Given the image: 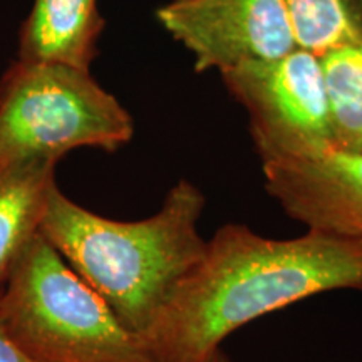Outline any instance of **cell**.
<instances>
[{"instance_id": "2", "label": "cell", "mask_w": 362, "mask_h": 362, "mask_svg": "<svg viewBox=\"0 0 362 362\" xmlns=\"http://www.w3.org/2000/svg\"><path fill=\"white\" fill-rule=\"evenodd\" d=\"M205 205L202 189L183 178L155 215L121 221L86 210L56 187L40 233L143 339L205 252L198 230Z\"/></svg>"}, {"instance_id": "10", "label": "cell", "mask_w": 362, "mask_h": 362, "mask_svg": "<svg viewBox=\"0 0 362 362\" xmlns=\"http://www.w3.org/2000/svg\"><path fill=\"white\" fill-rule=\"evenodd\" d=\"M332 146L362 151V42L332 49L322 57Z\"/></svg>"}, {"instance_id": "11", "label": "cell", "mask_w": 362, "mask_h": 362, "mask_svg": "<svg viewBox=\"0 0 362 362\" xmlns=\"http://www.w3.org/2000/svg\"><path fill=\"white\" fill-rule=\"evenodd\" d=\"M297 47L322 57L332 49L362 42L361 0H282Z\"/></svg>"}, {"instance_id": "3", "label": "cell", "mask_w": 362, "mask_h": 362, "mask_svg": "<svg viewBox=\"0 0 362 362\" xmlns=\"http://www.w3.org/2000/svg\"><path fill=\"white\" fill-rule=\"evenodd\" d=\"M0 319L34 362H153L143 339L40 232L0 292Z\"/></svg>"}, {"instance_id": "13", "label": "cell", "mask_w": 362, "mask_h": 362, "mask_svg": "<svg viewBox=\"0 0 362 362\" xmlns=\"http://www.w3.org/2000/svg\"><path fill=\"white\" fill-rule=\"evenodd\" d=\"M202 362H232V361H230L228 357L221 352V349H218V351H215L211 356H208L206 359H203Z\"/></svg>"}, {"instance_id": "7", "label": "cell", "mask_w": 362, "mask_h": 362, "mask_svg": "<svg viewBox=\"0 0 362 362\" xmlns=\"http://www.w3.org/2000/svg\"><path fill=\"white\" fill-rule=\"evenodd\" d=\"M265 192L307 230L362 242V151L332 144L262 160Z\"/></svg>"}, {"instance_id": "14", "label": "cell", "mask_w": 362, "mask_h": 362, "mask_svg": "<svg viewBox=\"0 0 362 362\" xmlns=\"http://www.w3.org/2000/svg\"><path fill=\"white\" fill-rule=\"evenodd\" d=\"M361 4H362V0H361Z\"/></svg>"}, {"instance_id": "9", "label": "cell", "mask_w": 362, "mask_h": 362, "mask_svg": "<svg viewBox=\"0 0 362 362\" xmlns=\"http://www.w3.org/2000/svg\"><path fill=\"white\" fill-rule=\"evenodd\" d=\"M57 163L30 160L0 170V292L40 232L49 198L57 187Z\"/></svg>"}, {"instance_id": "4", "label": "cell", "mask_w": 362, "mask_h": 362, "mask_svg": "<svg viewBox=\"0 0 362 362\" xmlns=\"http://www.w3.org/2000/svg\"><path fill=\"white\" fill-rule=\"evenodd\" d=\"M133 136V116L90 71L16 59L0 78V170L79 148L115 153Z\"/></svg>"}, {"instance_id": "1", "label": "cell", "mask_w": 362, "mask_h": 362, "mask_svg": "<svg viewBox=\"0 0 362 362\" xmlns=\"http://www.w3.org/2000/svg\"><path fill=\"white\" fill-rule=\"evenodd\" d=\"M362 291V242L307 230L277 240L228 223L143 336L153 362H202L252 320L330 291Z\"/></svg>"}, {"instance_id": "5", "label": "cell", "mask_w": 362, "mask_h": 362, "mask_svg": "<svg viewBox=\"0 0 362 362\" xmlns=\"http://www.w3.org/2000/svg\"><path fill=\"white\" fill-rule=\"evenodd\" d=\"M245 107L260 161L332 144L322 59L305 49L220 72Z\"/></svg>"}, {"instance_id": "6", "label": "cell", "mask_w": 362, "mask_h": 362, "mask_svg": "<svg viewBox=\"0 0 362 362\" xmlns=\"http://www.w3.org/2000/svg\"><path fill=\"white\" fill-rule=\"evenodd\" d=\"M156 21L193 54L197 72H223L297 49L282 0H170Z\"/></svg>"}, {"instance_id": "12", "label": "cell", "mask_w": 362, "mask_h": 362, "mask_svg": "<svg viewBox=\"0 0 362 362\" xmlns=\"http://www.w3.org/2000/svg\"><path fill=\"white\" fill-rule=\"evenodd\" d=\"M0 362H34L8 336L2 319H0Z\"/></svg>"}, {"instance_id": "8", "label": "cell", "mask_w": 362, "mask_h": 362, "mask_svg": "<svg viewBox=\"0 0 362 362\" xmlns=\"http://www.w3.org/2000/svg\"><path fill=\"white\" fill-rule=\"evenodd\" d=\"M104 27L98 0H34L21 25L17 59L90 71Z\"/></svg>"}]
</instances>
